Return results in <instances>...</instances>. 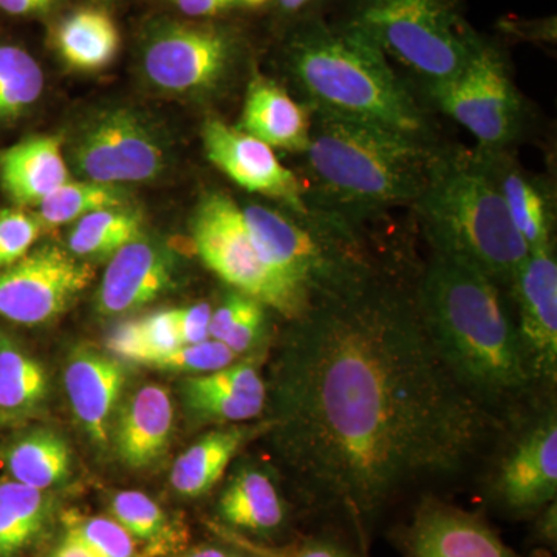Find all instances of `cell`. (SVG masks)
<instances>
[{
    "instance_id": "cell-35",
    "label": "cell",
    "mask_w": 557,
    "mask_h": 557,
    "mask_svg": "<svg viewBox=\"0 0 557 557\" xmlns=\"http://www.w3.org/2000/svg\"><path fill=\"white\" fill-rule=\"evenodd\" d=\"M65 533L79 539L100 557H141L137 541L113 518L106 516H65Z\"/></svg>"
},
{
    "instance_id": "cell-8",
    "label": "cell",
    "mask_w": 557,
    "mask_h": 557,
    "mask_svg": "<svg viewBox=\"0 0 557 557\" xmlns=\"http://www.w3.org/2000/svg\"><path fill=\"white\" fill-rule=\"evenodd\" d=\"M423 87L432 104L478 139L479 148L508 149L522 132V97L500 51L483 40L457 75Z\"/></svg>"
},
{
    "instance_id": "cell-36",
    "label": "cell",
    "mask_w": 557,
    "mask_h": 557,
    "mask_svg": "<svg viewBox=\"0 0 557 557\" xmlns=\"http://www.w3.org/2000/svg\"><path fill=\"white\" fill-rule=\"evenodd\" d=\"M208 525L225 544L239 549L248 557H359L350 548L330 539H311L298 547L274 548L252 541L220 522H209Z\"/></svg>"
},
{
    "instance_id": "cell-28",
    "label": "cell",
    "mask_w": 557,
    "mask_h": 557,
    "mask_svg": "<svg viewBox=\"0 0 557 557\" xmlns=\"http://www.w3.org/2000/svg\"><path fill=\"white\" fill-rule=\"evenodd\" d=\"M110 518L116 520L137 542H145L141 557L170 556L183 544L186 533L170 519L156 500L141 491H120L110 498Z\"/></svg>"
},
{
    "instance_id": "cell-25",
    "label": "cell",
    "mask_w": 557,
    "mask_h": 557,
    "mask_svg": "<svg viewBox=\"0 0 557 557\" xmlns=\"http://www.w3.org/2000/svg\"><path fill=\"white\" fill-rule=\"evenodd\" d=\"M49 394L46 370L9 333L0 330V424L38 413Z\"/></svg>"
},
{
    "instance_id": "cell-6",
    "label": "cell",
    "mask_w": 557,
    "mask_h": 557,
    "mask_svg": "<svg viewBox=\"0 0 557 557\" xmlns=\"http://www.w3.org/2000/svg\"><path fill=\"white\" fill-rule=\"evenodd\" d=\"M351 24L423 84L453 78L482 42L460 0H364Z\"/></svg>"
},
{
    "instance_id": "cell-13",
    "label": "cell",
    "mask_w": 557,
    "mask_h": 557,
    "mask_svg": "<svg viewBox=\"0 0 557 557\" xmlns=\"http://www.w3.org/2000/svg\"><path fill=\"white\" fill-rule=\"evenodd\" d=\"M520 339L539 388L557 380V260L555 247L530 251L509 285Z\"/></svg>"
},
{
    "instance_id": "cell-5",
    "label": "cell",
    "mask_w": 557,
    "mask_h": 557,
    "mask_svg": "<svg viewBox=\"0 0 557 557\" xmlns=\"http://www.w3.org/2000/svg\"><path fill=\"white\" fill-rule=\"evenodd\" d=\"M410 207L432 255L471 267L504 287L530 255L479 149L437 146Z\"/></svg>"
},
{
    "instance_id": "cell-7",
    "label": "cell",
    "mask_w": 557,
    "mask_h": 557,
    "mask_svg": "<svg viewBox=\"0 0 557 557\" xmlns=\"http://www.w3.org/2000/svg\"><path fill=\"white\" fill-rule=\"evenodd\" d=\"M193 240L201 262L237 292L293 321L310 309L298 288L267 262L245 225L242 208L222 193L201 199L193 219Z\"/></svg>"
},
{
    "instance_id": "cell-14",
    "label": "cell",
    "mask_w": 557,
    "mask_h": 557,
    "mask_svg": "<svg viewBox=\"0 0 557 557\" xmlns=\"http://www.w3.org/2000/svg\"><path fill=\"white\" fill-rule=\"evenodd\" d=\"M201 138L208 160L240 188L281 201L295 212L309 211L302 182L265 143L219 119L205 123Z\"/></svg>"
},
{
    "instance_id": "cell-22",
    "label": "cell",
    "mask_w": 557,
    "mask_h": 557,
    "mask_svg": "<svg viewBox=\"0 0 557 557\" xmlns=\"http://www.w3.org/2000/svg\"><path fill=\"white\" fill-rule=\"evenodd\" d=\"M69 180L60 138L33 137L0 150V185L20 207H38Z\"/></svg>"
},
{
    "instance_id": "cell-38",
    "label": "cell",
    "mask_w": 557,
    "mask_h": 557,
    "mask_svg": "<svg viewBox=\"0 0 557 557\" xmlns=\"http://www.w3.org/2000/svg\"><path fill=\"white\" fill-rule=\"evenodd\" d=\"M138 332L143 348L132 358L131 362H138L145 355L153 351L170 350L183 346L180 339L174 309L157 311L149 317L139 319Z\"/></svg>"
},
{
    "instance_id": "cell-12",
    "label": "cell",
    "mask_w": 557,
    "mask_h": 557,
    "mask_svg": "<svg viewBox=\"0 0 557 557\" xmlns=\"http://www.w3.org/2000/svg\"><path fill=\"white\" fill-rule=\"evenodd\" d=\"M94 277L89 263L69 249L47 245L0 271V318L21 325L53 321Z\"/></svg>"
},
{
    "instance_id": "cell-37",
    "label": "cell",
    "mask_w": 557,
    "mask_h": 557,
    "mask_svg": "<svg viewBox=\"0 0 557 557\" xmlns=\"http://www.w3.org/2000/svg\"><path fill=\"white\" fill-rule=\"evenodd\" d=\"M42 230L38 215L24 209L0 211V271L25 258Z\"/></svg>"
},
{
    "instance_id": "cell-27",
    "label": "cell",
    "mask_w": 557,
    "mask_h": 557,
    "mask_svg": "<svg viewBox=\"0 0 557 557\" xmlns=\"http://www.w3.org/2000/svg\"><path fill=\"white\" fill-rule=\"evenodd\" d=\"M5 465L11 479L46 491L69 478L72 456L64 438L53 431L32 432L7 449Z\"/></svg>"
},
{
    "instance_id": "cell-41",
    "label": "cell",
    "mask_w": 557,
    "mask_h": 557,
    "mask_svg": "<svg viewBox=\"0 0 557 557\" xmlns=\"http://www.w3.org/2000/svg\"><path fill=\"white\" fill-rule=\"evenodd\" d=\"M57 0H0V10L14 16L49 10Z\"/></svg>"
},
{
    "instance_id": "cell-21",
    "label": "cell",
    "mask_w": 557,
    "mask_h": 557,
    "mask_svg": "<svg viewBox=\"0 0 557 557\" xmlns=\"http://www.w3.org/2000/svg\"><path fill=\"white\" fill-rule=\"evenodd\" d=\"M237 129L271 149L304 153L310 145L311 113L276 83L258 76L249 83Z\"/></svg>"
},
{
    "instance_id": "cell-18",
    "label": "cell",
    "mask_w": 557,
    "mask_h": 557,
    "mask_svg": "<svg viewBox=\"0 0 557 557\" xmlns=\"http://www.w3.org/2000/svg\"><path fill=\"white\" fill-rule=\"evenodd\" d=\"M183 398L190 412L205 421L244 423L262 416L269 388L255 362L226 368L183 381Z\"/></svg>"
},
{
    "instance_id": "cell-15",
    "label": "cell",
    "mask_w": 557,
    "mask_h": 557,
    "mask_svg": "<svg viewBox=\"0 0 557 557\" xmlns=\"http://www.w3.org/2000/svg\"><path fill=\"white\" fill-rule=\"evenodd\" d=\"M405 557H520L482 516L424 497L397 533Z\"/></svg>"
},
{
    "instance_id": "cell-20",
    "label": "cell",
    "mask_w": 557,
    "mask_h": 557,
    "mask_svg": "<svg viewBox=\"0 0 557 557\" xmlns=\"http://www.w3.org/2000/svg\"><path fill=\"white\" fill-rule=\"evenodd\" d=\"M478 149L528 249L553 248L555 205L548 190L523 171L507 149Z\"/></svg>"
},
{
    "instance_id": "cell-23",
    "label": "cell",
    "mask_w": 557,
    "mask_h": 557,
    "mask_svg": "<svg viewBox=\"0 0 557 557\" xmlns=\"http://www.w3.org/2000/svg\"><path fill=\"white\" fill-rule=\"evenodd\" d=\"M269 420L259 426L233 424L197 440L175 460L171 469V485L180 496H205L225 475L231 461L256 434L269 432Z\"/></svg>"
},
{
    "instance_id": "cell-1",
    "label": "cell",
    "mask_w": 557,
    "mask_h": 557,
    "mask_svg": "<svg viewBox=\"0 0 557 557\" xmlns=\"http://www.w3.org/2000/svg\"><path fill=\"white\" fill-rule=\"evenodd\" d=\"M288 322L269 432L304 496L362 537L403 487L463 471L504 431L443 364L413 288L386 274Z\"/></svg>"
},
{
    "instance_id": "cell-39",
    "label": "cell",
    "mask_w": 557,
    "mask_h": 557,
    "mask_svg": "<svg viewBox=\"0 0 557 557\" xmlns=\"http://www.w3.org/2000/svg\"><path fill=\"white\" fill-rule=\"evenodd\" d=\"M180 339L182 344H199L209 339V322L212 309L207 302L174 309Z\"/></svg>"
},
{
    "instance_id": "cell-26",
    "label": "cell",
    "mask_w": 557,
    "mask_h": 557,
    "mask_svg": "<svg viewBox=\"0 0 557 557\" xmlns=\"http://www.w3.org/2000/svg\"><path fill=\"white\" fill-rule=\"evenodd\" d=\"M57 46L73 69L97 72L108 67L120 49L115 22L101 10H79L58 28Z\"/></svg>"
},
{
    "instance_id": "cell-32",
    "label": "cell",
    "mask_w": 557,
    "mask_h": 557,
    "mask_svg": "<svg viewBox=\"0 0 557 557\" xmlns=\"http://www.w3.org/2000/svg\"><path fill=\"white\" fill-rule=\"evenodd\" d=\"M265 309L260 300L233 289L218 309L212 310L209 338L225 344L236 357L247 354L263 335Z\"/></svg>"
},
{
    "instance_id": "cell-44",
    "label": "cell",
    "mask_w": 557,
    "mask_h": 557,
    "mask_svg": "<svg viewBox=\"0 0 557 557\" xmlns=\"http://www.w3.org/2000/svg\"><path fill=\"white\" fill-rule=\"evenodd\" d=\"M309 2H311V0H278L282 9L289 11V13L304 9V7H306Z\"/></svg>"
},
{
    "instance_id": "cell-33",
    "label": "cell",
    "mask_w": 557,
    "mask_h": 557,
    "mask_svg": "<svg viewBox=\"0 0 557 557\" xmlns=\"http://www.w3.org/2000/svg\"><path fill=\"white\" fill-rule=\"evenodd\" d=\"M44 73L27 51L0 46V120L16 119L39 100Z\"/></svg>"
},
{
    "instance_id": "cell-11",
    "label": "cell",
    "mask_w": 557,
    "mask_h": 557,
    "mask_svg": "<svg viewBox=\"0 0 557 557\" xmlns=\"http://www.w3.org/2000/svg\"><path fill=\"white\" fill-rule=\"evenodd\" d=\"M236 44L208 25L172 24L148 40L143 69L157 89L180 95L218 90L231 75Z\"/></svg>"
},
{
    "instance_id": "cell-43",
    "label": "cell",
    "mask_w": 557,
    "mask_h": 557,
    "mask_svg": "<svg viewBox=\"0 0 557 557\" xmlns=\"http://www.w3.org/2000/svg\"><path fill=\"white\" fill-rule=\"evenodd\" d=\"M228 545V544H226ZM164 557H247L244 553L234 547H215V545H205V547H197L186 549V552L177 553V555H170Z\"/></svg>"
},
{
    "instance_id": "cell-45",
    "label": "cell",
    "mask_w": 557,
    "mask_h": 557,
    "mask_svg": "<svg viewBox=\"0 0 557 557\" xmlns=\"http://www.w3.org/2000/svg\"><path fill=\"white\" fill-rule=\"evenodd\" d=\"M248 557V556H247Z\"/></svg>"
},
{
    "instance_id": "cell-4",
    "label": "cell",
    "mask_w": 557,
    "mask_h": 557,
    "mask_svg": "<svg viewBox=\"0 0 557 557\" xmlns=\"http://www.w3.org/2000/svg\"><path fill=\"white\" fill-rule=\"evenodd\" d=\"M287 62L310 110L434 143L428 113L383 50L354 24L304 28L289 44Z\"/></svg>"
},
{
    "instance_id": "cell-42",
    "label": "cell",
    "mask_w": 557,
    "mask_h": 557,
    "mask_svg": "<svg viewBox=\"0 0 557 557\" xmlns=\"http://www.w3.org/2000/svg\"><path fill=\"white\" fill-rule=\"evenodd\" d=\"M47 557H100L95 555L89 547L83 544L79 539L65 533L60 545L53 549Z\"/></svg>"
},
{
    "instance_id": "cell-16",
    "label": "cell",
    "mask_w": 557,
    "mask_h": 557,
    "mask_svg": "<svg viewBox=\"0 0 557 557\" xmlns=\"http://www.w3.org/2000/svg\"><path fill=\"white\" fill-rule=\"evenodd\" d=\"M126 384V369L94 348H78L64 370V387L73 416L101 448L112 438V421Z\"/></svg>"
},
{
    "instance_id": "cell-10",
    "label": "cell",
    "mask_w": 557,
    "mask_h": 557,
    "mask_svg": "<svg viewBox=\"0 0 557 557\" xmlns=\"http://www.w3.org/2000/svg\"><path fill=\"white\" fill-rule=\"evenodd\" d=\"M69 156L81 177L106 185L150 182L168 164L159 132L127 108L104 109L84 121Z\"/></svg>"
},
{
    "instance_id": "cell-34",
    "label": "cell",
    "mask_w": 557,
    "mask_h": 557,
    "mask_svg": "<svg viewBox=\"0 0 557 557\" xmlns=\"http://www.w3.org/2000/svg\"><path fill=\"white\" fill-rule=\"evenodd\" d=\"M236 355L225 344L215 339H207L199 344H183L170 350L153 351L145 355L137 364L172 372H186L193 375H205L226 368L236 362Z\"/></svg>"
},
{
    "instance_id": "cell-29",
    "label": "cell",
    "mask_w": 557,
    "mask_h": 557,
    "mask_svg": "<svg viewBox=\"0 0 557 557\" xmlns=\"http://www.w3.org/2000/svg\"><path fill=\"white\" fill-rule=\"evenodd\" d=\"M49 512L44 491L10 480L0 483V557L17 555L42 530Z\"/></svg>"
},
{
    "instance_id": "cell-31",
    "label": "cell",
    "mask_w": 557,
    "mask_h": 557,
    "mask_svg": "<svg viewBox=\"0 0 557 557\" xmlns=\"http://www.w3.org/2000/svg\"><path fill=\"white\" fill-rule=\"evenodd\" d=\"M124 193L115 185L106 183L72 182L60 186L46 200L38 205V219L44 226H61L65 223L78 222L84 215L102 209L123 207Z\"/></svg>"
},
{
    "instance_id": "cell-9",
    "label": "cell",
    "mask_w": 557,
    "mask_h": 557,
    "mask_svg": "<svg viewBox=\"0 0 557 557\" xmlns=\"http://www.w3.org/2000/svg\"><path fill=\"white\" fill-rule=\"evenodd\" d=\"M487 478L491 500L512 518H531L557 497L555 398L512 418Z\"/></svg>"
},
{
    "instance_id": "cell-3",
    "label": "cell",
    "mask_w": 557,
    "mask_h": 557,
    "mask_svg": "<svg viewBox=\"0 0 557 557\" xmlns=\"http://www.w3.org/2000/svg\"><path fill=\"white\" fill-rule=\"evenodd\" d=\"M311 113L306 160L309 208L359 223L412 205L426 182L435 143L330 113Z\"/></svg>"
},
{
    "instance_id": "cell-24",
    "label": "cell",
    "mask_w": 557,
    "mask_h": 557,
    "mask_svg": "<svg viewBox=\"0 0 557 557\" xmlns=\"http://www.w3.org/2000/svg\"><path fill=\"white\" fill-rule=\"evenodd\" d=\"M222 525L237 533L269 534L281 530L287 507L269 472L244 467L230 480L218 504Z\"/></svg>"
},
{
    "instance_id": "cell-30",
    "label": "cell",
    "mask_w": 557,
    "mask_h": 557,
    "mask_svg": "<svg viewBox=\"0 0 557 557\" xmlns=\"http://www.w3.org/2000/svg\"><path fill=\"white\" fill-rule=\"evenodd\" d=\"M141 222L124 209H102L84 215L69 236V251L76 258L113 256L141 237Z\"/></svg>"
},
{
    "instance_id": "cell-40",
    "label": "cell",
    "mask_w": 557,
    "mask_h": 557,
    "mask_svg": "<svg viewBox=\"0 0 557 557\" xmlns=\"http://www.w3.org/2000/svg\"><path fill=\"white\" fill-rule=\"evenodd\" d=\"M534 522V537L539 544L545 545L549 549H556L557 544V504L556 500L541 509Z\"/></svg>"
},
{
    "instance_id": "cell-2",
    "label": "cell",
    "mask_w": 557,
    "mask_h": 557,
    "mask_svg": "<svg viewBox=\"0 0 557 557\" xmlns=\"http://www.w3.org/2000/svg\"><path fill=\"white\" fill-rule=\"evenodd\" d=\"M413 298L443 364L487 413L507 426L539 401L508 287L432 255Z\"/></svg>"
},
{
    "instance_id": "cell-17",
    "label": "cell",
    "mask_w": 557,
    "mask_h": 557,
    "mask_svg": "<svg viewBox=\"0 0 557 557\" xmlns=\"http://www.w3.org/2000/svg\"><path fill=\"white\" fill-rule=\"evenodd\" d=\"M172 285L174 265L170 256L138 237L110 259L98 289V310L110 317L129 313L148 306Z\"/></svg>"
},
{
    "instance_id": "cell-19",
    "label": "cell",
    "mask_w": 557,
    "mask_h": 557,
    "mask_svg": "<svg viewBox=\"0 0 557 557\" xmlns=\"http://www.w3.org/2000/svg\"><path fill=\"white\" fill-rule=\"evenodd\" d=\"M174 406L159 384L139 387L121 406L112 428L113 445L124 465L148 468L170 448Z\"/></svg>"
}]
</instances>
